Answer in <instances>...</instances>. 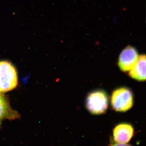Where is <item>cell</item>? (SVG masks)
<instances>
[{
	"instance_id": "1",
	"label": "cell",
	"mask_w": 146,
	"mask_h": 146,
	"mask_svg": "<svg viewBox=\"0 0 146 146\" xmlns=\"http://www.w3.org/2000/svg\"><path fill=\"white\" fill-rule=\"evenodd\" d=\"M18 84L16 69L7 61L0 62V92L13 90Z\"/></svg>"
},
{
	"instance_id": "2",
	"label": "cell",
	"mask_w": 146,
	"mask_h": 146,
	"mask_svg": "<svg viewBox=\"0 0 146 146\" xmlns=\"http://www.w3.org/2000/svg\"><path fill=\"white\" fill-rule=\"evenodd\" d=\"M111 101L112 107L115 110L118 112H126L133 106V94L128 88H119L112 93Z\"/></svg>"
},
{
	"instance_id": "3",
	"label": "cell",
	"mask_w": 146,
	"mask_h": 146,
	"mask_svg": "<svg viewBox=\"0 0 146 146\" xmlns=\"http://www.w3.org/2000/svg\"><path fill=\"white\" fill-rule=\"evenodd\" d=\"M108 97L105 91H93L88 95L86 99V106L88 110L94 115L104 113L108 106Z\"/></svg>"
},
{
	"instance_id": "4",
	"label": "cell",
	"mask_w": 146,
	"mask_h": 146,
	"mask_svg": "<svg viewBox=\"0 0 146 146\" xmlns=\"http://www.w3.org/2000/svg\"><path fill=\"white\" fill-rule=\"evenodd\" d=\"M138 52L135 48L128 46L120 54L118 65L123 72H128L135 65L138 60Z\"/></svg>"
},
{
	"instance_id": "5",
	"label": "cell",
	"mask_w": 146,
	"mask_h": 146,
	"mask_svg": "<svg viewBox=\"0 0 146 146\" xmlns=\"http://www.w3.org/2000/svg\"><path fill=\"white\" fill-rule=\"evenodd\" d=\"M134 130L132 126L128 123L118 125L113 130L114 141L120 145H124L133 137Z\"/></svg>"
},
{
	"instance_id": "6",
	"label": "cell",
	"mask_w": 146,
	"mask_h": 146,
	"mask_svg": "<svg viewBox=\"0 0 146 146\" xmlns=\"http://www.w3.org/2000/svg\"><path fill=\"white\" fill-rule=\"evenodd\" d=\"M129 76L138 81H145L146 80V56L141 55L138 56V60L129 71Z\"/></svg>"
},
{
	"instance_id": "7",
	"label": "cell",
	"mask_w": 146,
	"mask_h": 146,
	"mask_svg": "<svg viewBox=\"0 0 146 146\" xmlns=\"http://www.w3.org/2000/svg\"><path fill=\"white\" fill-rule=\"evenodd\" d=\"M19 117L17 112L10 107L6 98L0 94V124L3 120L15 119Z\"/></svg>"
}]
</instances>
